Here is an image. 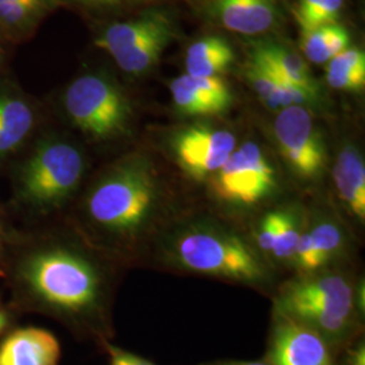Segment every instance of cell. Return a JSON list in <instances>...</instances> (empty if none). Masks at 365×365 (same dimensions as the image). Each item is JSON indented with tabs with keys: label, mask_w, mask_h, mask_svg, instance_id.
Wrapping results in <instances>:
<instances>
[{
	"label": "cell",
	"mask_w": 365,
	"mask_h": 365,
	"mask_svg": "<svg viewBox=\"0 0 365 365\" xmlns=\"http://www.w3.org/2000/svg\"><path fill=\"white\" fill-rule=\"evenodd\" d=\"M158 196L152 163L134 156L118 164L93 187L87 210L92 221L107 232L133 235L141 232L153 217Z\"/></svg>",
	"instance_id": "1"
},
{
	"label": "cell",
	"mask_w": 365,
	"mask_h": 365,
	"mask_svg": "<svg viewBox=\"0 0 365 365\" xmlns=\"http://www.w3.org/2000/svg\"><path fill=\"white\" fill-rule=\"evenodd\" d=\"M170 256L188 271L241 283L256 284L268 276L260 255L241 235L211 225L182 229L170 242Z\"/></svg>",
	"instance_id": "2"
},
{
	"label": "cell",
	"mask_w": 365,
	"mask_h": 365,
	"mask_svg": "<svg viewBox=\"0 0 365 365\" xmlns=\"http://www.w3.org/2000/svg\"><path fill=\"white\" fill-rule=\"evenodd\" d=\"M276 313L313 329L329 345L339 344L352 331V284L341 274H310L297 279L282 288Z\"/></svg>",
	"instance_id": "3"
},
{
	"label": "cell",
	"mask_w": 365,
	"mask_h": 365,
	"mask_svg": "<svg viewBox=\"0 0 365 365\" xmlns=\"http://www.w3.org/2000/svg\"><path fill=\"white\" fill-rule=\"evenodd\" d=\"M24 274L41 299L64 312L90 310L99 299L101 280L96 269L68 250L53 249L33 256Z\"/></svg>",
	"instance_id": "4"
},
{
	"label": "cell",
	"mask_w": 365,
	"mask_h": 365,
	"mask_svg": "<svg viewBox=\"0 0 365 365\" xmlns=\"http://www.w3.org/2000/svg\"><path fill=\"white\" fill-rule=\"evenodd\" d=\"M66 113L78 129L106 140L125 134L130 125V102L115 83L103 76L76 78L66 92Z\"/></svg>",
	"instance_id": "5"
},
{
	"label": "cell",
	"mask_w": 365,
	"mask_h": 365,
	"mask_svg": "<svg viewBox=\"0 0 365 365\" xmlns=\"http://www.w3.org/2000/svg\"><path fill=\"white\" fill-rule=\"evenodd\" d=\"M84 173L78 148L63 141L38 145L21 173V190L36 206H56L72 195Z\"/></svg>",
	"instance_id": "6"
},
{
	"label": "cell",
	"mask_w": 365,
	"mask_h": 365,
	"mask_svg": "<svg viewBox=\"0 0 365 365\" xmlns=\"http://www.w3.org/2000/svg\"><path fill=\"white\" fill-rule=\"evenodd\" d=\"M277 176L265 152L256 143L235 148L220 170L210 176L212 195L235 207H253L274 194Z\"/></svg>",
	"instance_id": "7"
},
{
	"label": "cell",
	"mask_w": 365,
	"mask_h": 365,
	"mask_svg": "<svg viewBox=\"0 0 365 365\" xmlns=\"http://www.w3.org/2000/svg\"><path fill=\"white\" fill-rule=\"evenodd\" d=\"M274 134L280 156L302 180H315L327 168V146L309 108L291 106L279 111Z\"/></svg>",
	"instance_id": "8"
},
{
	"label": "cell",
	"mask_w": 365,
	"mask_h": 365,
	"mask_svg": "<svg viewBox=\"0 0 365 365\" xmlns=\"http://www.w3.org/2000/svg\"><path fill=\"white\" fill-rule=\"evenodd\" d=\"M237 140L232 131L209 125H192L176 131L170 149L182 170L195 179L214 175L232 156Z\"/></svg>",
	"instance_id": "9"
},
{
	"label": "cell",
	"mask_w": 365,
	"mask_h": 365,
	"mask_svg": "<svg viewBox=\"0 0 365 365\" xmlns=\"http://www.w3.org/2000/svg\"><path fill=\"white\" fill-rule=\"evenodd\" d=\"M269 365H334L330 345L313 329L276 313Z\"/></svg>",
	"instance_id": "10"
},
{
	"label": "cell",
	"mask_w": 365,
	"mask_h": 365,
	"mask_svg": "<svg viewBox=\"0 0 365 365\" xmlns=\"http://www.w3.org/2000/svg\"><path fill=\"white\" fill-rule=\"evenodd\" d=\"M207 13L221 26L245 36L267 33L280 21L277 0H207Z\"/></svg>",
	"instance_id": "11"
},
{
	"label": "cell",
	"mask_w": 365,
	"mask_h": 365,
	"mask_svg": "<svg viewBox=\"0 0 365 365\" xmlns=\"http://www.w3.org/2000/svg\"><path fill=\"white\" fill-rule=\"evenodd\" d=\"M170 31H175L170 16L161 11H152L129 22L107 27L102 36L95 39V45L117 57L138 49L148 41Z\"/></svg>",
	"instance_id": "12"
},
{
	"label": "cell",
	"mask_w": 365,
	"mask_h": 365,
	"mask_svg": "<svg viewBox=\"0 0 365 365\" xmlns=\"http://www.w3.org/2000/svg\"><path fill=\"white\" fill-rule=\"evenodd\" d=\"M60 354V344L51 331L27 327L3 341L0 365H57Z\"/></svg>",
	"instance_id": "13"
},
{
	"label": "cell",
	"mask_w": 365,
	"mask_h": 365,
	"mask_svg": "<svg viewBox=\"0 0 365 365\" xmlns=\"http://www.w3.org/2000/svg\"><path fill=\"white\" fill-rule=\"evenodd\" d=\"M245 76L261 102L271 110L280 111L291 106L306 107L321 99L319 88H304L287 83L253 58L249 60Z\"/></svg>",
	"instance_id": "14"
},
{
	"label": "cell",
	"mask_w": 365,
	"mask_h": 365,
	"mask_svg": "<svg viewBox=\"0 0 365 365\" xmlns=\"http://www.w3.org/2000/svg\"><path fill=\"white\" fill-rule=\"evenodd\" d=\"M333 182L341 203L357 221L365 220V164L359 149L345 145L333 167Z\"/></svg>",
	"instance_id": "15"
},
{
	"label": "cell",
	"mask_w": 365,
	"mask_h": 365,
	"mask_svg": "<svg viewBox=\"0 0 365 365\" xmlns=\"http://www.w3.org/2000/svg\"><path fill=\"white\" fill-rule=\"evenodd\" d=\"M250 58L267 66L276 76L304 88H319L306 61L298 53L274 39H261L252 43Z\"/></svg>",
	"instance_id": "16"
},
{
	"label": "cell",
	"mask_w": 365,
	"mask_h": 365,
	"mask_svg": "<svg viewBox=\"0 0 365 365\" xmlns=\"http://www.w3.org/2000/svg\"><path fill=\"white\" fill-rule=\"evenodd\" d=\"M235 63L232 45L222 37H206L194 42L185 54V71L192 78L220 76Z\"/></svg>",
	"instance_id": "17"
},
{
	"label": "cell",
	"mask_w": 365,
	"mask_h": 365,
	"mask_svg": "<svg viewBox=\"0 0 365 365\" xmlns=\"http://www.w3.org/2000/svg\"><path fill=\"white\" fill-rule=\"evenodd\" d=\"M33 125V111L24 101L0 95V157L11 153L22 144Z\"/></svg>",
	"instance_id": "18"
},
{
	"label": "cell",
	"mask_w": 365,
	"mask_h": 365,
	"mask_svg": "<svg viewBox=\"0 0 365 365\" xmlns=\"http://www.w3.org/2000/svg\"><path fill=\"white\" fill-rule=\"evenodd\" d=\"M349 31L337 24L303 33L300 39L302 52L314 64L329 63L333 57L349 48Z\"/></svg>",
	"instance_id": "19"
},
{
	"label": "cell",
	"mask_w": 365,
	"mask_h": 365,
	"mask_svg": "<svg viewBox=\"0 0 365 365\" xmlns=\"http://www.w3.org/2000/svg\"><path fill=\"white\" fill-rule=\"evenodd\" d=\"M344 0H299L295 16L302 34L318 27L334 25L339 18Z\"/></svg>",
	"instance_id": "20"
},
{
	"label": "cell",
	"mask_w": 365,
	"mask_h": 365,
	"mask_svg": "<svg viewBox=\"0 0 365 365\" xmlns=\"http://www.w3.org/2000/svg\"><path fill=\"white\" fill-rule=\"evenodd\" d=\"M307 232L313 247L315 265L319 269L339 255L344 244V235L339 225L331 221L317 222Z\"/></svg>",
	"instance_id": "21"
},
{
	"label": "cell",
	"mask_w": 365,
	"mask_h": 365,
	"mask_svg": "<svg viewBox=\"0 0 365 365\" xmlns=\"http://www.w3.org/2000/svg\"><path fill=\"white\" fill-rule=\"evenodd\" d=\"M300 233L299 214L295 210L280 209V220L271 255L279 260L292 261Z\"/></svg>",
	"instance_id": "22"
},
{
	"label": "cell",
	"mask_w": 365,
	"mask_h": 365,
	"mask_svg": "<svg viewBox=\"0 0 365 365\" xmlns=\"http://www.w3.org/2000/svg\"><path fill=\"white\" fill-rule=\"evenodd\" d=\"M54 0H0V25L22 26L46 11Z\"/></svg>",
	"instance_id": "23"
},
{
	"label": "cell",
	"mask_w": 365,
	"mask_h": 365,
	"mask_svg": "<svg viewBox=\"0 0 365 365\" xmlns=\"http://www.w3.org/2000/svg\"><path fill=\"white\" fill-rule=\"evenodd\" d=\"M170 95L173 105L179 113L187 117H209L207 106L200 99L197 92L191 86L188 76L182 75L180 78L172 80L170 84Z\"/></svg>",
	"instance_id": "24"
},
{
	"label": "cell",
	"mask_w": 365,
	"mask_h": 365,
	"mask_svg": "<svg viewBox=\"0 0 365 365\" xmlns=\"http://www.w3.org/2000/svg\"><path fill=\"white\" fill-rule=\"evenodd\" d=\"M327 80L334 90L360 92L365 87V71L327 64Z\"/></svg>",
	"instance_id": "25"
},
{
	"label": "cell",
	"mask_w": 365,
	"mask_h": 365,
	"mask_svg": "<svg viewBox=\"0 0 365 365\" xmlns=\"http://www.w3.org/2000/svg\"><path fill=\"white\" fill-rule=\"evenodd\" d=\"M279 220H280V210H274L268 212L262 220H261L257 235H256V241L259 249L264 253L272 252L274 248V238L277 233V226H279Z\"/></svg>",
	"instance_id": "26"
},
{
	"label": "cell",
	"mask_w": 365,
	"mask_h": 365,
	"mask_svg": "<svg viewBox=\"0 0 365 365\" xmlns=\"http://www.w3.org/2000/svg\"><path fill=\"white\" fill-rule=\"evenodd\" d=\"M111 354V365H155L144 357L133 353L123 352L114 346H108Z\"/></svg>",
	"instance_id": "27"
},
{
	"label": "cell",
	"mask_w": 365,
	"mask_h": 365,
	"mask_svg": "<svg viewBox=\"0 0 365 365\" xmlns=\"http://www.w3.org/2000/svg\"><path fill=\"white\" fill-rule=\"evenodd\" d=\"M346 365H365V349L363 344L349 352Z\"/></svg>",
	"instance_id": "28"
},
{
	"label": "cell",
	"mask_w": 365,
	"mask_h": 365,
	"mask_svg": "<svg viewBox=\"0 0 365 365\" xmlns=\"http://www.w3.org/2000/svg\"><path fill=\"white\" fill-rule=\"evenodd\" d=\"M207 365H269L268 363H261V361H226V363H215V364Z\"/></svg>",
	"instance_id": "29"
},
{
	"label": "cell",
	"mask_w": 365,
	"mask_h": 365,
	"mask_svg": "<svg viewBox=\"0 0 365 365\" xmlns=\"http://www.w3.org/2000/svg\"><path fill=\"white\" fill-rule=\"evenodd\" d=\"M87 3H93V4H103V6H113L119 3V0H84Z\"/></svg>",
	"instance_id": "30"
},
{
	"label": "cell",
	"mask_w": 365,
	"mask_h": 365,
	"mask_svg": "<svg viewBox=\"0 0 365 365\" xmlns=\"http://www.w3.org/2000/svg\"><path fill=\"white\" fill-rule=\"evenodd\" d=\"M7 327V315L3 312H0V333Z\"/></svg>",
	"instance_id": "31"
},
{
	"label": "cell",
	"mask_w": 365,
	"mask_h": 365,
	"mask_svg": "<svg viewBox=\"0 0 365 365\" xmlns=\"http://www.w3.org/2000/svg\"><path fill=\"white\" fill-rule=\"evenodd\" d=\"M141 1H150V0H141Z\"/></svg>",
	"instance_id": "32"
}]
</instances>
